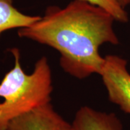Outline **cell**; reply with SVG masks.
<instances>
[{
  "mask_svg": "<svg viewBox=\"0 0 130 130\" xmlns=\"http://www.w3.org/2000/svg\"><path fill=\"white\" fill-rule=\"evenodd\" d=\"M114 18L106 10L83 0H73L65 7H47L43 16L18 29L20 38L54 48L60 54L59 64L66 73L79 79L101 74L105 57L100 47L118 45Z\"/></svg>",
  "mask_w": 130,
  "mask_h": 130,
  "instance_id": "cell-1",
  "label": "cell"
},
{
  "mask_svg": "<svg viewBox=\"0 0 130 130\" xmlns=\"http://www.w3.org/2000/svg\"><path fill=\"white\" fill-rule=\"evenodd\" d=\"M14 67L0 83V130H6L15 118L37 107L51 102L52 75L48 61L42 56L31 74H27L20 64V53L10 48Z\"/></svg>",
  "mask_w": 130,
  "mask_h": 130,
  "instance_id": "cell-2",
  "label": "cell"
},
{
  "mask_svg": "<svg viewBox=\"0 0 130 130\" xmlns=\"http://www.w3.org/2000/svg\"><path fill=\"white\" fill-rule=\"evenodd\" d=\"M100 75L109 101L130 115V73L127 61L117 55H107Z\"/></svg>",
  "mask_w": 130,
  "mask_h": 130,
  "instance_id": "cell-3",
  "label": "cell"
},
{
  "mask_svg": "<svg viewBox=\"0 0 130 130\" xmlns=\"http://www.w3.org/2000/svg\"><path fill=\"white\" fill-rule=\"evenodd\" d=\"M6 130H76L56 111L50 103L15 118Z\"/></svg>",
  "mask_w": 130,
  "mask_h": 130,
  "instance_id": "cell-4",
  "label": "cell"
},
{
  "mask_svg": "<svg viewBox=\"0 0 130 130\" xmlns=\"http://www.w3.org/2000/svg\"><path fill=\"white\" fill-rule=\"evenodd\" d=\"M72 124L76 130H123L121 121L114 113L99 111L89 106L79 108Z\"/></svg>",
  "mask_w": 130,
  "mask_h": 130,
  "instance_id": "cell-5",
  "label": "cell"
},
{
  "mask_svg": "<svg viewBox=\"0 0 130 130\" xmlns=\"http://www.w3.org/2000/svg\"><path fill=\"white\" fill-rule=\"evenodd\" d=\"M41 17L21 12L14 6L13 0H0V37L9 30L27 27L36 22Z\"/></svg>",
  "mask_w": 130,
  "mask_h": 130,
  "instance_id": "cell-6",
  "label": "cell"
},
{
  "mask_svg": "<svg viewBox=\"0 0 130 130\" xmlns=\"http://www.w3.org/2000/svg\"><path fill=\"white\" fill-rule=\"evenodd\" d=\"M89 3L98 6L106 10L116 20L120 23H127L129 21L128 13L117 0H83Z\"/></svg>",
  "mask_w": 130,
  "mask_h": 130,
  "instance_id": "cell-7",
  "label": "cell"
},
{
  "mask_svg": "<svg viewBox=\"0 0 130 130\" xmlns=\"http://www.w3.org/2000/svg\"><path fill=\"white\" fill-rule=\"evenodd\" d=\"M119 2V4L123 7H124L125 8L126 6H128V5H130V0H117Z\"/></svg>",
  "mask_w": 130,
  "mask_h": 130,
  "instance_id": "cell-8",
  "label": "cell"
}]
</instances>
